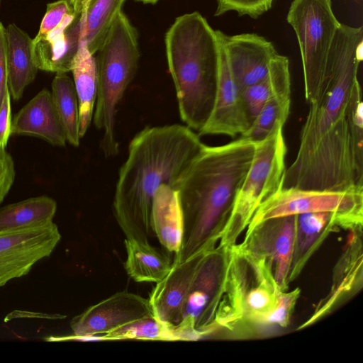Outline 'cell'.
<instances>
[{
    "instance_id": "cell-9",
    "label": "cell",
    "mask_w": 363,
    "mask_h": 363,
    "mask_svg": "<svg viewBox=\"0 0 363 363\" xmlns=\"http://www.w3.org/2000/svg\"><path fill=\"white\" fill-rule=\"evenodd\" d=\"M229 249L207 250L191 282L179 325L174 330L179 340H196L215 329L219 302L225 292Z\"/></svg>"
},
{
    "instance_id": "cell-11",
    "label": "cell",
    "mask_w": 363,
    "mask_h": 363,
    "mask_svg": "<svg viewBox=\"0 0 363 363\" xmlns=\"http://www.w3.org/2000/svg\"><path fill=\"white\" fill-rule=\"evenodd\" d=\"M150 315L153 314L148 299L133 293L119 291L74 317L70 326L74 339L94 338Z\"/></svg>"
},
{
    "instance_id": "cell-32",
    "label": "cell",
    "mask_w": 363,
    "mask_h": 363,
    "mask_svg": "<svg viewBox=\"0 0 363 363\" xmlns=\"http://www.w3.org/2000/svg\"><path fill=\"white\" fill-rule=\"evenodd\" d=\"M11 95L6 91L0 107V147L6 149L11 135Z\"/></svg>"
},
{
    "instance_id": "cell-22",
    "label": "cell",
    "mask_w": 363,
    "mask_h": 363,
    "mask_svg": "<svg viewBox=\"0 0 363 363\" xmlns=\"http://www.w3.org/2000/svg\"><path fill=\"white\" fill-rule=\"evenodd\" d=\"M56 210L55 201L47 196L33 197L0 207V232L50 223Z\"/></svg>"
},
{
    "instance_id": "cell-4",
    "label": "cell",
    "mask_w": 363,
    "mask_h": 363,
    "mask_svg": "<svg viewBox=\"0 0 363 363\" xmlns=\"http://www.w3.org/2000/svg\"><path fill=\"white\" fill-rule=\"evenodd\" d=\"M164 43L181 119L199 132L208 121L215 101L219 60L216 31L194 11L174 20Z\"/></svg>"
},
{
    "instance_id": "cell-2",
    "label": "cell",
    "mask_w": 363,
    "mask_h": 363,
    "mask_svg": "<svg viewBox=\"0 0 363 363\" xmlns=\"http://www.w3.org/2000/svg\"><path fill=\"white\" fill-rule=\"evenodd\" d=\"M205 145L186 125L146 127L131 140L116 183L113 209L126 239L148 243L151 213L157 190L175 189Z\"/></svg>"
},
{
    "instance_id": "cell-14",
    "label": "cell",
    "mask_w": 363,
    "mask_h": 363,
    "mask_svg": "<svg viewBox=\"0 0 363 363\" xmlns=\"http://www.w3.org/2000/svg\"><path fill=\"white\" fill-rule=\"evenodd\" d=\"M240 90L264 80L272 60L278 55L274 45L255 33L227 35L217 30Z\"/></svg>"
},
{
    "instance_id": "cell-28",
    "label": "cell",
    "mask_w": 363,
    "mask_h": 363,
    "mask_svg": "<svg viewBox=\"0 0 363 363\" xmlns=\"http://www.w3.org/2000/svg\"><path fill=\"white\" fill-rule=\"evenodd\" d=\"M274 0H217L216 16L233 11L240 16L257 18L269 10Z\"/></svg>"
},
{
    "instance_id": "cell-17",
    "label": "cell",
    "mask_w": 363,
    "mask_h": 363,
    "mask_svg": "<svg viewBox=\"0 0 363 363\" xmlns=\"http://www.w3.org/2000/svg\"><path fill=\"white\" fill-rule=\"evenodd\" d=\"M11 134L36 136L53 145H65V133L49 90L42 89L14 116Z\"/></svg>"
},
{
    "instance_id": "cell-10",
    "label": "cell",
    "mask_w": 363,
    "mask_h": 363,
    "mask_svg": "<svg viewBox=\"0 0 363 363\" xmlns=\"http://www.w3.org/2000/svg\"><path fill=\"white\" fill-rule=\"evenodd\" d=\"M60 239L53 222L0 232V287L28 274L35 263L52 254Z\"/></svg>"
},
{
    "instance_id": "cell-3",
    "label": "cell",
    "mask_w": 363,
    "mask_h": 363,
    "mask_svg": "<svg viewBox=\"0 0 363 363\" xmlns=\"http://www.w3.org/2000/svg\"><path fill=\"white\" fill-rule=\"evenodd\" d=\"M257 142L240 137L224 145H205L175 189L183 218L181 262L214 247L236 194L252 163Z\"/></svg>"
},
{
    "instance_id": "cell-33",
    "label": "cell",
    "mask_w": 363,
    "mask_h": 363,
    "mask_svg": "<svg viewBox=\"0 0 363 363\" xmlns=\"http://www.w3.org/2000/svg\"><path fill=\"white\" fill-rule=\"evenodd\" d=\"M8 89L6 28L0 21V107Z\"/></svg>"
},
{
    "instance_id": "cell-19",
    "label": "cell",
    "mask_w": 363,
    "mask_h": 363,
    "mask_svg": "<svg viewBox=\"0 0 363 363\" xmlns=\"http://www.w3.org/2000/svg\"><path fill=\"white\" fill-rule=\"evenodd\" d=\"M151 225L160 243L168 251L177 254L182 245L183 218L176 189L164 184L157 190L152 202Z\"/></svg>"
},
{
    "instance_id": "cell-15",
    "label": "cell",
    "mask_w": 363,
    "mask_h": 363,
    "mask_svg": "<svg viewBox=\"0 0 363 363\" xmlns=\"http://www.w3.org/2000/svg\"><path fill=\"white\" fill-rule=\"evenodd\" d=\"M206 251L181 262H173L169 273L153 288L148 300L158 320L174 328L179 325L191 282Z\"/></svg>"
},
{
    "instance_id": "cell-8",
    "label": "cell",
    "mask_w": 363,
    "mask_h": 363,
    "mask_svg": "<svg viewBox=\"0 0 363 363\" xmlns=\"http://www.w3.org/2000/svg\"><path fill=\"white\" fill-rule=\"evenodd\" d=\"M287 22L298 43L306 101L312 96L325 69L335 33L340 26L331 0H294Z\"/></svg>"
},
{
    "instance_id": "cell-30",
    "label": "cell",
    "mask_w": 363,
    "mask_h": 363,
    "mask_svg": "<svg viewBox=\"0 0 363 363\" xmlns=\"http://www.w3.org/2000/svg\"><path fill=\"white\" fill-rule=\"evenodd\" d=\"M73 11L67 0H59L48 4L38 34L43 35L50 32L61 23L67 13Z\"/></svg>"
},
{
    "instance_id": "cell-35",
    "label": "cell",
    "mask_w": 363,
    "mask_h": 363,
    "mask_svg": "<svg viewBox=\"0 0 363 363\" xmlns=\"http://www.w3.org/2000/svg\"><path fill=\"white\" fill-rule=\"evenodd\" d=\"M138 1H142L144 4H154L157 3L159 0H138Z\"/></svg>"
},
{
    "instance_id": "cell-36",
    "label": "cell",
    "mask_w": 363,
    "mask_h": 363,
    "mask_svg": "<svg viewBox=\"0 0 363 363\" xmlns=\"http://www.w3.org/2000/svg\"><path fill=\"white\" fill-rule=\"evenodd\" d=\"M1 0H0V6H1Z\"/></svg>"
},
{
    "instance_id": "cell-13",
    "label": "cell",
    "mask_w": 363,
    "mask_h": 363,
    "mask_svg": "<svg viewBox=\"0 0 363 363\" xmlns=\"http://www.w3.org/2000/svg\"><path fill=\"white\" fill-rule=\"evenodd\" d=\"M216 31L219 44V60L215 101L211 115L198 135H223L235 138L243 134L251 123L242 91L234 78L217 30Z\"/></svg>"
},
{
    "instance_id": "cell-18",
    "label": "cell",
    "mask_w": 363,
    "mask_h": 363,
    "mask_svg": "<svg viewBox=\"0 0 363 363\" xmlns=\"http://www.w3.org/2000/svg\"><path fill=\"white\" fill-rule=\"evenodd\" d=\"M6 40L8 88L13 99L18 101L38 70L32 56L33 39L15 23H10L6 28Z\"/></svg>"
},
{
    "instance_id": "cell-7",
    "label": "cell",
    "mask_w": 363,
    "mask_h": 363,
    "mask_svg": "<svg viewBox=\"0 0 363 363\" xmlns=\"http://www.w3.org/2000/svg\"><path fill=\"white\" fill-rule=\"evenodd\" d=\"M363 189L345 191L281 187L255 211L247 233L274 218L306 213H330L342 227H361Z\"/></svg>"
},
{
    "instance_id": "cell-16",
    "label": "cell",
    "mask_w": 363,
    "mask_h": 363,
    "mask_svg": "<svg viewBox=\"0 0 363 363\" xmlns=\"http://www.w3.org/2000/svg\"><path fill=\"white\" fill-rule=\"evenodd\" d=\"M79 16L73 11L50 32L37 33L32 41V56L38 69L55 73L71 70L80 43Z\"/></svg>"
},
{
    "instance_id": "cell-34",
    "label": "cell",
    "mask_w": 363,
    "mask_h": 363,
    "mask_svg": "<svg viewBox=\"0 0 363 363\" xmlns=\"http://www.w3.org/2000/svg\"><path fill=\"white\" fill-rule=\"evenodd\" d=\"M76 14H80L84 6L89 0H67Z\"/></svg>"
},
{
    "instance_id": "cell-6",
    "label": "cell",
    "mask_w": 363,
    "mask_h": 363,
    "mask_svg": "<svg viewBox=\"0 0 363 363\" xmlns=\"http://www.w3.org/2000/svg\"><path fill=\"white\" fill-rule=\"evenodd\" d=\"M283 127L277 125L266 138L257 142L252 163L220 231V246L233 247L260 204L283 186L287 152Z\"/></svg>"
},
{
    "instance_id": "cell-1",
    "label": "cell",
    "mask_w": 363,
    "mask_h": 363,
    "mask_svg": "<svg viewBox=\"0 0 363 363\" xmlns=\"http://www.w3.org/2000/svg\"><path fill=\"white\" fill-rule=\"evenodd\" d=\"M363 28L340 23L323 75L306 101L295 159L283 187L363 189Z\"/></svg>"
},
{
    "instance_id": "cell-25",
    "label": "cell",
    "mask_w": 363,
    "mask_h": 363,
    "mask_svg": "<svg viewBox=\"0 0 363 363\" xmlns=\"http://www.w3.org/2000/svg\"><path fill=\"white\" fill-rule=\"evenodd\" d=\"M291 108V80L277 84L273 94L249 128L240 137L255 142L266 138L278 125H284Z\"/></svg>"
},
{
    "instance_id": "cell-20",
    "label": "cell",
    "mask_w": 363,
    "mask_h": 363,
    "mask_svg": "<svg viewBox=\"0 0 363 363\" xmlns=\"http://www.w3.org/2000/svg\"><path fill=\"white\" fill-rule=\"evenodd\" d=\"M79 104V131L80 138L86 133L94 111L97 96L96 58L83 42H80L72 61L71 70Z\"/></svg>"
},
{
    "instance_id": "cell-26",
    "label": "cell",
    "mask_w": 363,
    "mask_h": 363,
    "mask_svg": "<svg viewBox=\"0 0 363 363\" xmlns=\"http://www.w3.org/2000/svg\"><path fill=\"white\" fill-rule=\"evenodd\" d=\"M52 101L64 128L67 141L78 147L79 104L74 82L66 73H56L52 84Z\"/></svg>"
},
{
    "instance_id": "cell-23",
    "label": "cell",
    "mask_w": 363,
    "mask_h": 363,
    "mask_svg": "<svg viewBox=\"0 0 363 363\" xmlns=\"http://www.w3.org/2000/svg\"><path fill=\"white\" fill-rule=\"evenodd\" d=\"M126 0H89L79 16V41L94 55Z\"/></svg>"
},
{
    "instance_id": "cell-21",
    "label": "cell",
    "mask_w": 363,
    "mask_h": 363,
    "mask_svg": "<svg viewBox=\"0 0 363 363\" xmlns=\"http://www.w3.org/2000/svg\"><path fill=\"white\" fill-rule=\"evenodd\" d=\"M124 243L127 254L124 267L134 281L157 283L170 271V259L149 242L125 239Z\"/></svg>"
},
{
    "instance_id": "cell-27",
    "label": "cell",
    "mask_w": 363,
    "mask_h": 363,
    "mask_svg": "<svg viewBox=\"0 0 363 363\" xmlns=\"http://www.w3.org/2000/svg\"><path fill=\"white\" fill-rule=\"evenodd\" d=\"M99 338L178 340L174 328L160 322L154 315L135 320Z\"/></svg>"
},
{
    "instance_id": "cell-24",
    "label": "cell",
    "mask_w": 363,
    "mask_h": 363,
    "mask_svg": "<svg viewBox=\"0 0 363 363\" xmlns=\"http://www.w3.org/2000/svg\"><path fill=\"white\" fill-rule=\"evenodd\" d=\"M340 225L337 217L330 213H306L296 216V239L294 257L296 262L290 272L289 278L301 269L302 262H305L309 252L318 239L323 238L331 228ZM292 262V263H293Z\"/></svg>"
},
{
    "instance_id": "cell-5",
    "label": "cell",
    "mask_w": 363,
    "mask_h": 363,
    "mask_svg": "<svg viewBox=\"0 0 363 363\" xmlns=\"http://www.w3.org/2000/svg\"><path fill=\"white\" fill-rule=\"evenodd\" d=\"M138 39L137 30L121 10L97 51V96L93 119L96 128L103 132L100 146L106 157L118 152L115 130L117 106L138 69Z\"/></svg>"
},
{
    "instance_id": "cell-12",
    "label": "cell",
    "mask_w": 363,
    "mask_h": 363,
    "mask_svg": "<svg viewBox=\"0 0 363 363\" xmlns=\"http://www.w3.org/2000/svg\"><path fill=\"white\" fill-rule=\"evenodd\" d=\"M296 239V216L267 220L246 233L240 246L263 257L269 266L277 285L287 287Z\"/></svg>"
},
{
    "instance_id": "cell-31",
    "label": "cell",
    "mask_w": 363,
    "mask_h": 363,
    "mask_svg": "<svg viewBox=\"0 0 363 363\" xmlns=\"http://www.w3.org/2000/svg\"><path fill=\"white\" fill-rule=\"evenodd\" d=\"M15 167L11 155L0 147V205L8 194L15 179Z\"/></svg>"
},
{
    "instance_id": "cell-29",
    "label": "cell",
    "mask_w": 363,
    "mask_h": 363,
    "mask_svg": "<svg viewBox=\"0 0 363 363\" xmlns=\"http://www.w3.org/2000/svg\"><path fill=\"white\" fill-rule=\"evenodd\" d=\"M299 293L298 289L290 292H281L277 305L265 320L264 326H286Z\"/></svg>"
}]
</instances>
